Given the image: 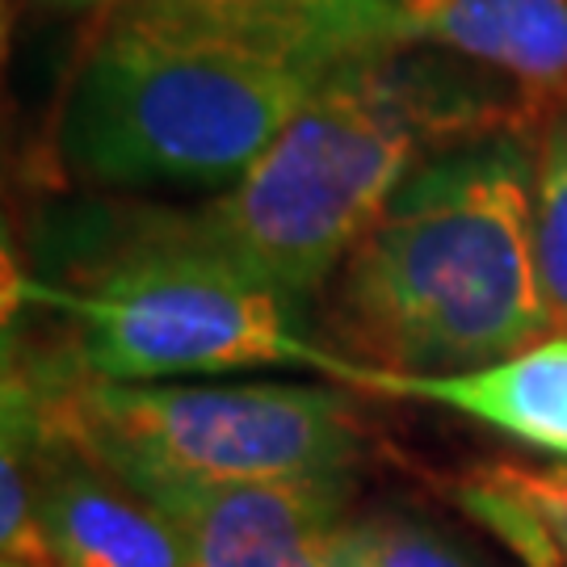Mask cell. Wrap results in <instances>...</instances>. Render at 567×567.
<instances>
[{"label": "cell", "mask_w": 567, "mask_h": 567, "mask_svg": "<svg viewBox=\"0 0 567 567\" xmlns=\"http://www.w3.org/2000/svg\"><path fill=\"white\" fill-rule=\"evenodd\" d=\"M404 47H442L529 89H567V0H395Z\"/></svg>", "instance_id": "9"}, {"label": "cell", "mask_w": 567, "mask_h": 567, "mask_svg": "<svg viewBox=\"0 0 567 567\" xmlns=\"http://www.w3.org/2000/svg\"><path fill=\"white\" fill-rule=\"evenodd\" d=\"M458 505L522 567H567V463H487L458 484Z\"/></svg>", "instance_id": "10"}, {"label": "cell", "mask_w": 567, "mask_h": 567, "mask_svg": "<svg viewBox=\"0 0 567 567\" xmlns=\"http://www.w3.org/2000/svg\"><path fill=\"white\" fill-rule=\"evenodd\" d=\"M446 126L458 122L442 114V93L391 68V55L353 63L215 203L152 227L307 303L416 173V147Z\"/></svg>", "instance_id": "3"}, {"label": "cell", "mask_w": 567, "mask_h": 567, "mask_svg": "<svg viewBox=\"0 0 567 567\" xmlns=\"http://www.w3.org/2000/svg\"><path fill=\"white\" fill-rule=\"evenodd\" d=\"M47 4H60V9H140V4H231V0H47Z\"/></svg>", "instance_id": "13"}, {"label": "cell", "mask_w": 567, "mask_h": 567, "mask_svg": "<svg viewBox=\"0 0 567 567\" xmlns=\"http://www.w3.org/2000/svg\"><path fill=\"white\" fill-rule=\"evenodd\" d=\"M198 567H332V534L344 522L349 480L203 484L168 475H126Z\"/></svg>", "instance_id": "6"}, {"label": "cell", "mask_w": 567, "mask_h": 567, "mask_svg": "<svg viewBox=\"0 0 567 567\" xmlns=\"http://www.w3.org/2000/svg\"><path fill=\"white\" fill-rule=\"evenodd\" d=\"M189 567H198V564H189Z\"/></svg>", "instance_id": "14"}, {"label": "cell", "mask_w": 567, "mask_h": 567, "mask_svg": "<svg viewBox=\"0 0 567 567\" xmlns=\"http://www.w3.org/2000/svg\"><path fill=\"white\" fill-rule=\"evenodd\" d=\"M332 567H484L442 529L400 513L344 517L332 534Z\"/></svg>", "instance_id": "12"}, {"label": "cell", "mask_w": 567, "mask_h": 567, "mask_svg": "<svg viewBox=\"0 0 567 567\" xmlns=\"http://www.w3.org/2000/svg\"><path fill=\"white\" fill-rule=\"evenodd\" d=\"M51 437L126 475L269 484L344 475L362 429L311 383H102L76 365H18Z\"/></svg>", "instance_id": "4"}, {"label": "cell", "mask_w": 567, "mask_h": 567, "mask_svg": "<svg viewBox=\"0 0 567 567\" xmlns=\"http://www.w3.org/2000/svg\"><path fill=\"white\" fill-rule=\"evenodd\" d=\"M332 379L370 395L450 408L522 446H534L567 463V337H547L505 362L463 370V374H395V370L341 358Z\"/></svg>", "instance_id": "8"}, {"label": "cell", "mask_w": 567, "mask_h": 567, "mask_svg": "<svg viewBox=\"0 0 567 567\" xmlns=\"http://www.w3.org/2000/svg\"><path fill=\"white\" fill-rule=\"evenodd\" d=\"M320 84L177 9H118L63 97V164L118 189L236 185Z\"/></svg>", "instance_id": "2"}, {"label": "cell", "mask_w": 567, "mask_h": 567, "mask_svg": "<svg viewBox=\"0 0 567 567\" xmlns=\"http://www.w3.org/2000/svg\"><path fill=\"white\" fill-rule=\"evenodd\" d=\"M534 252L550 337H567V114L550 122L534 152Z\"/></svg>", "instance_id": "11"}, {"label": "cell", "mask_w": 567, "mask_h": 567, "mask_svg": "<svg viewBox=\"0 0 567 567\" xmlns=\"http://www.w3.org/2000/svg\"><path fill=\"white\" fill-rule=\"evenodd\" d=\"M39 408V404H34ZM30 480L55 567H189L182 534L140 492L39 421Z\"/></svg>", "instance_id": "7"}, {"label": "cell", "mask_w": 567, "mask_h": 567, "mask_svg": "<svg viewBox=\"0 0 567 567\" xmlns=\"http://www.w3.org/2000/svg\"><path fill=\"white\" fill-rule=\"evenodd\" d=\"M332 320L353 362L395 374H463L547 341L534 156L492 140L416 168L337 269Z\"/></svg>", "instance_id": "1"}, {"label": "cell", "mask_w": 567, "mask_h": 567, "mask_svg": "<svg viewBox=\"0 0 567 567\" xmlns=\"http://www.w3.org/2000/svg\"><path fill=\"white\" fill-rule=\"evenodd\" d=\"M9 286L21 303L55 307L81 328L72 365L102 383H168L252 365H303L332 379L341 362L311 341L303 303L152 224L93 282Z\"/></svg>", "instance_id": "5"}]
</instances>
